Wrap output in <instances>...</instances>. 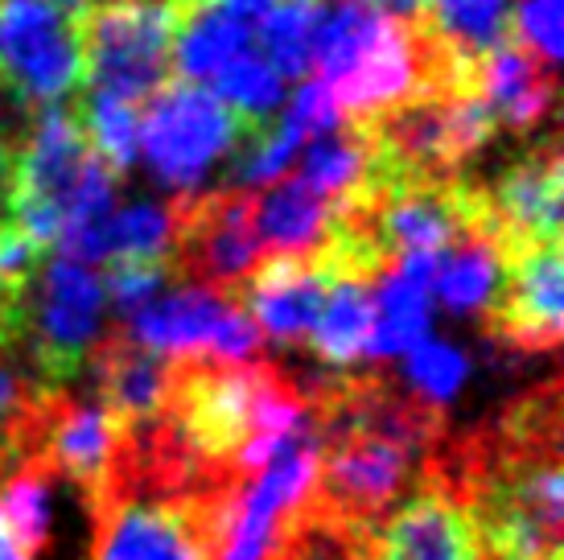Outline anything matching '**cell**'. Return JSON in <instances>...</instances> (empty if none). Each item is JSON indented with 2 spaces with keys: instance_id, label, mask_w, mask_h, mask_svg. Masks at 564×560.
I'll return each instance as SVG.
<instances>
[{
  "instance_id": "1",
  "label": "cell",
  "mask_w": 564,
  "mask_h": 560,
  "mask_svg": "<svg viewBox=\"0 0 564 560\" xmlns=\"http://www.w3.org/2000/svg\"><path fill=\"white\" fill-rule=\"evenodd\" d=\"M104 301V277L63 256H42V265L9 289V322L17 343L25 346L50 388H70L108 338Z\"/></svg>"
},
{
  "instance_id": "5",
  "label": "cell",
  "mask_w": 564,
  "mask_h": 560,
  "mask_svg": "<svg viewBox=\"0 0 564 560\" xmlns=\"http://www.w3.org/2000/svg\"><path fill=\"white\" fill-rule=\"evenodd\" d=\"M173 211V272L177 280L236 297L239 284L264 265V248L251 223L248 190H198L177 194Z\"/></svg>"
},
{
  "instance_id": "4",
  "label": "cell",
  "mask_w": 564,
  "mask_h": 560,
  "mask_svg": "<svg viewBox=\"0 0 564 560\" xmlns=\"http://www.w3.org/2000/svg\"><path fill=\"white\" fill-rule=\"evenodd\" d=\"M236 498H124L91 515V560H223Z\"/></svg>"
},
{
  "instance_id": "30",
  "label": "cell",
  "mask_w": 564,
  "mask_h": 560,
  "mask_svg": "<svg viewBox=\"0 0 564 560\" xmlns=\"http://www.w3.org/2000/svg\"><path fill=\"white\" fill-rule=\"evenodd\" d=\"M0 560H30L21 548H17V540H13V531L4 528V519H0Z\"/></svg>"
},
{
  "instance_id": "19",
  "label": "cell",
  "mask_w": 564,
  "mask_h": 560,
  "mask_svg": "<svg viewBox=\"0 0 564 560\" xmlns=\"http://www.w3.org/2000/svg\"><path fill=\"white\" fill-rule=\"evenodd\" d=\"M371 317H376L371 284H362V280H329L317 326L310 334V346L317 351L322 363H355L367 351Z\"/></svg>"
},
{
  "instance_id": "22",
  "label": "cell",
  "mask_w": 564,
  "mask_h": 560,
  "mask_svg": "<svg viewBox=\"0 0 564 560\" xmlns=\"http://www.w3.org/2000/svg\"><path fill=\"white\" fill-rule=\"evenodd\" d=\"M210 83H215L210 95L236 116L239 125H248L251 132L268 128L272 116L284 108V78L256 54V46H251L248 54H239L236 63L223 66Z\"/></svg>"
},
{
  "instance_id": "28",
  "label": "cell",
  "mask_w": 564,
  "mask_h": 560,
  "mask_svg": "<svg viewBox=\"0 0 564 560\" xmlns=\"http://www.w3.org/2000/svg\"><path fill=\"white\" fill-rule=\"evenodd\" d=\"M359 4H367V9H376V13L383 17H400V21H416V13H421L424 0H359Z\"/></svg>"
},
{
  "instance_id": "8",
  "label": "cell",
  "mask_w": 564,
  "mask_h": 560,
  "mask_svg": "<svg viewBox=\"0 0 564 560\" xmlns=\"http://www.w3.org/2000/svg\"><path fill=\"white\" fill-rule=\"evenodd\" d=\"M362 560H478V540L462 503L421 466L404 498L367 528Z\"/></svg>"
},
{
  "instance_id": "27",
  "label": "cell",
  "mask_w": 564,
  "mask_h": 560,
  "mask_svg": "<svg viewBox=\"0 0 564 560\" xmlns=\"http://www.w3.org/2000/svg\"><path fill=\"white\" fill-rule=\"evenodd\" d=\"M281 120L289 128H297L305 140L314 137H326L334 128L343 125V111L334 104V95L326 91V83H317V78H305L297 87V95L289 99V108H281Z\"/></svg>"
},
{
  "instance_id": "23",
  "label": "cell",
  "mask_w": 564,
  "mask_h": 560,
  "mask_svg": "<svg viewBox=\"0 0 564 560\" xmlns=\"http://www.w3.org/2000/svg\"><path fill=\"white\" fill-rule=\"evenodd\" d=\"M317 9L322 4H301V0H276L268 17L260 21V58H264L281 78L305 83L314 71V33H317Z\"/></svg>"
},
{
  "instance_id": "14",
  "label": "cell",
  "mask_w": 564,
  "mask_h": 560,
  "mask_svg": "<svg viewBox=\"0 0 564 560\" xmlns=\"http://www.w3.org/2000/svg\"><path fill=\"white\" fill-rule=\"evenodd\" d=\"M251 223L264 256H317L329 239L334 206L301 177H284L264 194H251Z\"/></svg>"
},
{
  "instance_id": "12",
  "label": "cell",
  "mask_w": 564,
  "mask_h": 560,
  "mask_svg": "<svg viewBox=\"0 0 564 560\" xmlns=\"http://www.w3.org/2000/svg\"><path fill=\"white\" fill-rule=\"evenodd\" d=\"M95 379H99V405L116 420V429H137L165 417L173 388L170 358L144 351L128 334H108L91 355Z\"/></svg>"
},
{
  "instance_id": "11",
  "label": "cell",
  "mask_w": 564,
  "mask_h": 560,
  "mask_svg": "<svg viewBox=\"0 0 564 560\" xmlns=\"http://www.w3.org/2000/svg\"><path fill=\"white\" fill-rule=\"evenodd\" d=\"M116 441H120V429L116 420L104 412V405H91V400H75L70 388L58 396V405L50 412L46 437H42V462L54 470V478L63 474L79 486L83 503H87V515L95 511V503L104 498V486H108L111 474V457H116Z\"/></svg>"
},
{
  "instance_id": "21",
  "label": "cell",
  "mask_w": 564,
  "mask_h": 560,
  "mask_svg": "<svg viewBox=\"0 0 564 560\" xmlns=\"http://www.w3.org/2000/svg\"><path fill=\"white\" fill-rule=\"evenodd\" d=\"M108 265H173V211L165 203L116 206L104 227Z\"/></svg>"
},
{
  "instance_id": "20",
  "label": "cell",
  "mask_w": 564,
  "mask_h": 560,
  "mask_svg": "<svg viewBox=\"0 0 564 560\" xmlns=\"http://www.w3.org/2000/svg\"><path fill=\"white\" fill-rule=\"evenodd\" d=\"M0 519L13 531L17 548L25 557H37L50 548V531H54V470L33 457L30 466H21L0 486Z\"/></svg>"
},
{
  "instance_id": "13",
  "label": "cell",
  "mask_w": 564,
  "mask_h": 560,
  "mask_svg": "<svg viewBox=\"0 0 564 560\" xmlns=\"http://www.w3.org/2000/svg\"><path fill=\"white\" fill-rule=\"evenodd\" d=\"M239 297L215 293L203 284H182L173 293H161L149 310H141L128 322V338L144 351L170 358V363H206L210 338L219 330L223 313L231 310Z\"/></svg>"
},
{
  "instance_id": "29",
  "label": "cell",
  "mask_w": 564,
  "mask_h": 560,
  "mask_svg": "<svg viewBox=\"0 0 564 560\" xmlns=\"http://www.w3.org/2000/svg\"><path fill=\"white\" fill-rule=\"evenodd\" d=\"M50 4H54V9H63L66 17H75V21H83V17L91 13V9L99 4V0H50Z\"/></svg>"
},
{
  "instance_id": "7",
  "label": "cell",
  "mask_w": 564,
  "mask_h": 560,
  "mask_svg": "<svg viewBox=\"0 0 564 560\" xmlns=\"http://www.w3.org/2000/svg\"><path fill=\"white\" fill-rule=\"evenodd\" d=\"M486 211V235L502 251L532 248V244H561V144L556 132H544L532 153L516 157L507 170L478 186Z\"/></svg>"
},
{
  "instance_id": "6",
  "label": "cell",
  "mask_w": 564,
  "mask_h": 560,
  "mask_svg": "<svg viewBox=\"0 0 564 560\" xmlns=\"http://www.w3.org/2000/svg\"><path fill=\"white\" fill-rule=\"evenodd\" d=\"M0 78L37 104H63L83 87L79 21L50 0H0Z\"/></svg>"
},
{
  "instance_id": "26",
  "label": "cell",
  "mask_w": 564,
  "mask_h": 560,
  "mask_svg": "<svg viewBox=\"0 0 564 560\" xmlns=\"http://www.w3.org/2000/svg\"><path fill=\"white\" fill-rule=\"evenodd\" d=\"M177 272L173 265H111L108 277H104V293L116 305V313L132 322L141 310H149L161 297L165 284H173Z\"/></svg>"
},
{
  "instance_id": "10",
  "label": "cell",
  "mask_w": 564,
  "mask_h": 560,
  "mask_svg": "<svg viewBox=\"0 0 564 560\" xmlns=\"http://www.w3.org/2000/svg\"><path fill=\"white\" fill-rule=\"evenodd\" d=\"M329 280L334 277L317 256H264L236 297L260 334L276 343H301L314 334Z\"/></svg>"
},
{
  "instance_id": "31",
  "label": "cell",
  "mask_w": 564,
  "mask_h": 560,
  "mask_svg": "<svg viewBox=\"0 0 564 560\" xmlns=\"http://www.w3.org/2000/svg\"><path fill=\"white\" fill-rule=\"evenodd\" d=\"M4 293H9V284H4V280H0V297H4Z\"/></svg>"
},
{
  "instance_id": "15",
  "label": "cell",
  "mask_w": 564,
  "mask_h": 560,
  "mask_svg": "<svg viewBox=\"0 0 564 560\" xmlns=\"http://www.w3.org/2000/svg\"><path fill=\"white\" fill-rule=\"evenodd\" d=\"M482 104L495 116V128L535 132V128H544L552 104H556V75L511 42L486 58Z\"/></svg>"
},
{
  "instance_id": "2",
  "label": "cell",
  "mask_w": 564,
  "mask_h": 560,
  "mask_svg": "<svg viewBox=\"0 0 564 560\" xmlns=\"http://www.w3.org/2000/svg\"><path fill=\"white\" fill-rule=\"evenodd\" d=\"M189 0H99L79 21L83 87L144 108L173 83V37Z\"/></svg>"
},
{
  "instance_id": "9",
  "label": "cell",
  "mask_w": 564,
  "mask_h": 560,
  "mask_svg": "<svg viewBox=\"0 0 564 560\" xmlns=\"http://www.w3.org/2000/svg\"><path fill=\"white\" fill-rule=\"evenodd\" d=\"M564 260L561 244L507 251L502 284L486 305V326L511 351H556L564 330Z\"/></svg>"
},
{
  "instance_id": "24",
  "label": "cell",
  "mask_w": 564,
  "mask_h": 560,
  "mask_svg": "<svg viewBox=\"0 0 564 560\" xmlns=\"http://www.w3.org/2000/svg\"><path fill=\"white\" fill-rule=\"evenodd\" d=\"M79 104V120L87 132L91 153L108 165L116 177L128 173V165L137 161V128H141V108L124 104V99H111V95L87 91Z\"/></svg>"
},
{
  "instance_id": "32",
  "label": "cell",
  "mask_w": 564,
  "mask_h": 560,
  "mask_svg": "<svg viewBox=\"0 0 564 560\" xmlns=\"http://www.w3.org/2000/svg\"><path fill=\"white\" fill-rule=\"evenodd\" d=\"M301 4H317V0H301Z\"/></svg>"
},
{
  "instance_id": "16",
  "label": "cell",
  "mask_w": 564,
  "mask_h": 560,
  "mask_svg": "<svg viewBox=\"0 0 564 560\" xmlns=\"http://www.w3.org/2000/svg\"><path fill=\"white\" fill-rule=\"evenodd\" d=\"M416 21L454 63L470 71H482L490 54L516 42L511 0H424Z\"/></svg>"
},
{
  "instance_id": "25",
  "label": "cell",
  "mask_w": 564,
  "mask_h": 560,
  "mask_svg": "<svg viewBox=\"0 0 564 560\" xmlns=\"http://www.w3.org/2000/svg\"><path fill=\"white\" fill-rule=\"evenodd\" d=\"M466 367H470L466 355L445 343H421L408 351V384L416 388V396H421L424 405L433 408L462 388Z\"/></svg>"
},
{
  "instance_id": "18",
  "label": "cell",
  "mask_w": 564,
  "mask_h": 560,
  "mask_svg": "<svg viewBox=\"0 0 564 560\" xmlns=\"http://www.w3.org/2000/svg\"><path fill=\"white\" fill-rule=\"evenodd\" d=\"M502 268H507V251L490 235H470V239H462V244H454V248H445L437 256L433 293H437L445 310L478 313L499 293Z\"/></svg>"
},
{
  "instance_id": "3",
  "label": "cell",
  "mask_w": 564,
  "mask_h": 560,
  "mask_svg": "<svg viewBox=\"0 0 564 560\" xmlns=\"http://www.w3.org/2000/svg\"><path fill=\"white\" fill-rule=\"evenodd\" d=\"M243 137H251V128L239 125L203 83L173 78L141 108L137 149L170 190L198 194L223 157L243 144Z\"/></svg>"
},
{
  "instance_id": "17",
  "label": "cell",
  "mask_w": 564,
  "mask_h": 560,
  "mask_svg": "<svg viewBox=\"0 0 564 560\" xmlns=\"http://www.w3.org/2000/svg\"><path fill=\"white\" fill-rule=\"evenodd\" d=\"M251 46H256L251 25L219 13V9L189 4L177 25V37H173V78H182V83L215 78L223 66L236 63Z\"/></svg>"
}]
</instances>
